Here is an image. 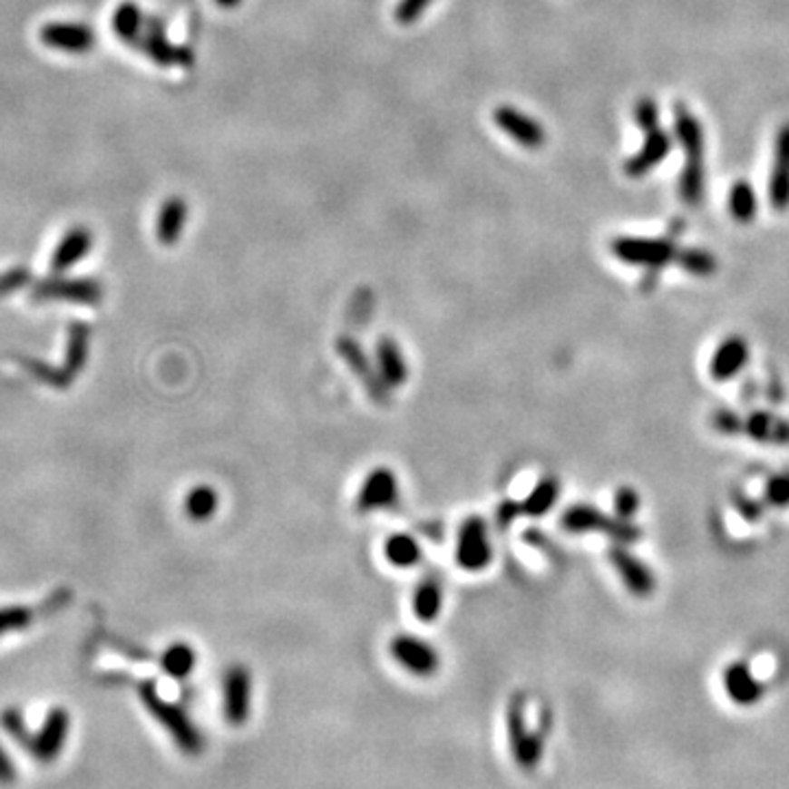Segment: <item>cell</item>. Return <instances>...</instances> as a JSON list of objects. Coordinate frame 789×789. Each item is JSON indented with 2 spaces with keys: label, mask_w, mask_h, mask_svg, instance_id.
<instances>
[{
  "label": "cell",
  "mask_w": 789,
  "mask_h": 789,
  "mask_svg": "<svg viewBox=\"0 0 789 789\" xmlns=\"http://www.w3.org/2000/svg\"><path fill=\"white\" fill-rule=\"evenodd\" d=\"M40 42L68 55H83L97 44L94 29L82 23H49L40 29Z\"/></svg>",
  "instance_id": "cell-11"
},
{
  "label": "cell",
  "mask_w": 789,
  "mask_h": 789,
  "mask_svg": "<svg viewBox=\"0 0 789 789\" xmlns=\"http://www.w3.org/2000/svg\"><path fill=\"white\" fill-rule=\"evenodd\" d=\"M68 726H71V717H68L66 710L64 708H53L51 713L46 715L44 724H42L38 735L31 736V741H29L31 755H34L35 759L42 761V763L55 761L66 744Z\"/></svg>",
  "instance_id": "cell-13"
},
{
  "label": "cell",
  "mask_w": 789,
  "mask_h": 789,
  "mask_svg": "<svg viewBox=\"0 0 789 789\" xmlns=\"http://www.w3.org/2000/svg\"><path fill=\"white\" fill-rule=\"evenodd\" d=\"M728 209L730 215L741 224H748L756 218V196L755 189L750 187L745 180H739L733 184L728 196Z\"/></svg>",
  "instance_id": "cell-31"
},
{
  "label": "cell",
  "mask_w": 789,
  "mask_h": 789,
  "mask_svg": "<svg viewBox=\"0 0 789 789\" xmlns=\"http://www.w3.org/2000/svg\"><path fill=\"white\" fill-rule=\"evenodd\" d=\"M518 513H522L520 511V504H515V502H504V504H500V509H498V524L500 526H509L515 520V515Z\"/></svg>",
  "instance_id": "cell-44"
},
{
  "label": "cell",
  "mask_w": 789,
  "mask_h": 789,
  "mask_svg": "<svg viewBox=\"0 0 789 789\" xmlns=\"http://www.w3.org/2000/svg\"><path fill=\"white\" fill-rule=\"evenodd\" d=\"M399 500V481L391 467H375L365 476L356 504L357 511L371 513L393 507Z\"/></svg>",
  "instance_id": "cell-10"
},
{
  "label": "cell",
  "mask_w": 789,
  "mask_h": 789,
  "mask_svg": "<svg viewBox=\"0 0 789 789\" xmlns=\"http://www.w3.org/2000/svg\"><path fill=\"white\" fill-rule=\"evenodd\" d=\"M15 781V767L14 761L9 759L7 750L0 745V785H9V783Z\"/></svg>",
  "instance_id": "cell-42"
},
{
  "label": "cell",
  "mask_w": 789,
  "mask_h": 789,
  "mask_svg": "<svg viewBox=\"0 0 789 789\" xmlns=\"http://www.w3.org/2000/svg\"><path fill=\"white\" fill-rule=\"evenodd\" d=\"M434 0H399L394 7V23L402 26H410L419 23L421 15L428 12V7Z\"/></svg>",
  "instance_id": "cell-35"
},
{
  "label": "cell",
  "mask_w": 789,
  "mask_h": 789,
  "mask_svg": "<svg viewBox=\"0 0 789 789\" xmlns=\"http://www.w3.org/2000/svg\"><path fill=\"white\" fill-rule=\"evenodd\" d=\"M770 204L776 210L789 209V123L776 134L774 167L770 176Z\"/></svg>",
  "instance_id": "cell-15"
},
{
  "label": "cell",
  "mask_w": 789,
  "mask_h": 789,
  "mask_svg": "<svg viewBox=\"0 0 789 789\" xmlns=\"http://www.w3.org/2000/svg\"><path fill=\"white\" fill-rule=\"evenodd\" d=\"M636 121L645 132L658 128V108L654 99H640L636 105Z\"/></svg>",
  "instance_id": "cell-39"
},
{
  "label": "cell",
  "mask_w": 789,
  "mask_h": 789,
  "mask_svg": "<svg viewBox=\"0 0 789 789\" xmlns=\"http://www.w3.org/2000/svg\"><path fill=\"white\" fill-rule=\"evenodd\" d=\"M493 123L498 125L509 139H513L526 150H540L546 143V130L533 117L513 108V105H500L493 112Z\"/></svg>",
  "instance_id": "cell-12"
},
{
  "label": "cell",
  "mask_w": 789,
  "mask_h": 789,
  "mask_svg": "<svg viewBox=\"0 0 789 789\" xmlns=\"http://www.w3.org/2000/svg\"><path fill=\"white\" fill-rule=\"evenodd\" d=\"M29 281H31V275L26 268H14V270L5 272V275L0 277V294H7V292H14V289L24 287Z\"/></svg>",
  "instance_id": "cell-40"
},
{
  "label": "cell",
  "mask_w": 789,
  "mask_h": 789,
  "mask_svg": "<svg viewBox=\"0 0 789 789\" xmlns=\"http://www.w3.org/2000/svg\"><path fill=\"white\" fill-rule=\"evenodd\" d=\"M744 430L756 441H765V443H778V445L789 443V421L772 417V414L767 413L750 414L748 421L744 424Z\"/></svg>",
  "instance_id": "cell-25"
},
{
  "label": "cell",
  "mask_w": 789,
  "mask_h": 789,
  "mask_svg": "<svg viewBox=\"0 0 789 789\" xmlns=\"http://www.w3.org/2000/svg\"><path fill=\"white\" fill-rule=\"evenodd\" d=\"M34 297L38 301H64L77 305H99L103 298V286L97 278H46L35 286Z\"/></svg>",
  "instance_id": "cell-6"
},
{
  "label": "cell",
  "mask_w": 789,
  "mask_h": 789,
  "mask_svg": "<svg viewBox=\"0 0 789 789\" xmlns=\"http://www.w3.org/2000/svg\"><path fill=\"white\" fill-rule=\"evenodd\" d=\"M338 354H340L342 360L346 362V366H349L351 371H354L356 375L366 384L368 393H371L375 399H384L388 386L382 382L380 371H377V366L371 365V360L366 357L365 349H362V346L357 345L356 340L340 338L338 340Z\"/></svg>",
  "instance_id": "cell-16"
},
{
  "label": "cell",
  "mask_w": 789,
  "mask_h": 789,
  "mask_svg": "<svg viewBox=\"0 0 789 789\" xmlns=\"http://www.w3.org/2000/svg\"><path fill=\"white\" fill-rule=\"evenodd\" d=\"M645 145L636 156H631L625 165V173L629 178H640L662 162V158L671 151V136L660 128L645 132Z\"/></svg>",
  "instance_id": "cell-17"
},
{
  "label": "cell",
  "mask_w": 789,
  "mask_h": 789,
  "mask_svg": "<svg viewBox=\"0 0 789 789\" xmlns=\"http://www.w3.org/2000/svg\"><path fill=\"white\" fill-rule=\"evenodd\" d=\"M0 722H3L5 730H7V733L12 735L15 741H23V744L29 745L31 736H29V733H26L24 719H23V715L18 713V710H15V708H7V710H5V713H3V717H0Z\"/></svg>",
  "instance_id": "cell-38"
},
{
  "label": "cell",
  "mask_w": 789,
  "mask_h": 789,
  "mask_svg": "<svg viewBox=\"0 0 789 789\" xmlns=\"http://www.w3.org/2000/svg\"><path fill=\"white\" fill-rule=\"evenodd\" d=\"M507 728L509 741H511V750L515 761L522 770H533L541 759V750H544V730H531L526 726V702L522 696H515L509 704L507 710Z\"/></svg>",
  "instance_id": "cell-4"
},
{
  "label": "cell",
  "mask_w": 789,
  "mask_h": 789,
  "mask_svg": "<svg viewBox=\"0 0 789 789\" xmlns=\"http://www.w3.org/2000/svg\"><path fill=\"white\" fill-rule=\"evenodd\" d=\"M88 349H91V329L86 325H73L68 331V349H66V360L62 366L66 382L75 380V375L82 371L83 365L88 360Z\"/></svg>",
  "instance_id": "cell-26"
},
{
  "label": "cell",
  "mask_w": 789,
  "mask_h": 789,
  "mask_svg": "<svg viewBox=\"0 0 789 789\" xmlns=\"http://www.w3.org/2000/svg\"><path fill=\"white\" fill-rule=\"evenodd\" d=\"M189 218V204L184 198L173 196L162 202L156 215V239L162 246H173L180 241Z\"/></svg>",
  "instance_id": "cell-20"
},
{
  "label": "cell",
  "mask_w": 789,
  "mask_h": 789,
  "mask_svg": "<svg viewBox=\"0 0 789 789\" xmlns=\"http://www.w3.org/2000/svg\"><path fill=\"white\" fill-rule=\"evenodd\" d=\"M112 31L125 44L139 51L141 55L151 60L162 68L189 66L193 62V53L180 44H173L167 38L165 23L156 15L145 14L132 0L121 3L112 14Z\"/></svg>",
  "instance_id": "cell-1"
},
{
  "label": "cell",
  "mask_w": 789,
  "mask_h": 789,
  "mask_svg": "<svg viewBox=\"0 0 789 789\" xmlns=\"http://www.w3.org/2000/svg\"><path fill=\"white\" fill-rule=\"evenodd\" d=\"M745 362H748V345L739 336H733V338L724 340L719 349L715 351L713 360H710V375H713V380L726 382L735 377Z\"/></svg>",
  "instance_id": "cell-21"
},
{
  "label": "cell",
  "mask_w": 789,
  "mask_h": 789,
  "mask_svg": "<svg viewBox=\"0 0 789 789\" xmlns=\"http://www.w3.org/2000/svg\"><path fill=\"white\" fill-rule=\"evenodd\" d=\"M219 509V496L215 492V487L210 485H196L187 492L184 496V513L193 522H207L213 518Z\"/></svg>",
  "instance_id": "cell-27"
},
{
  "label": "cell",
  "mask_w": 789,
  "mask_h": 789,
  "mask_svg": "<svg viewBox=\"0 0 789 789\" xmlns=\"http://www.w3.org/2000/svg\"><path fill=\"white\" fill-rule=\"evenodd\" d=\"M724 684L730 699L735 704H741V706L756 704L763 696V684L752 676L748 665H744V662H736V665L728 667V671L724 676Z\"/></svg>",
  "instance_id": "cell-22"
},
{
  "label": "cell",
  "mask_w": 789,
  "mask_h": 789,
  "mask_svg": "<svg viewBox=\"0 0 789 789\" xmlns=\"http://www.w3.org/2000/svg\"><path fill=\"white\" fill-rule=\"evenodd\" d=\"M676 259H677V266L696 277H708L717 270V261H715V257L710 255L708 250H702V248H687L677 252Z\"/></svg>",
  "instance_id": "cell-33"
},
{
  "label": "cell",
  "mask_w": 789,
  "mask_h": 789,
  "mask_svg": "<svg viewBox=\"0 0 789 789\" xmlns=\"http://www.w3.org/2000/svg\"><path fill=\"white\" fill-rule=\"evenodd\" d=\"M767 502L774 507H787L789 504V473H778L772 476L765 485Z\"/></svg>",
  "instance_id": "cell-36"
},
{
  "label": "cell",
  "mask_w": 789,
  "mask_h": 789,
  "mask_svg": "<svg viewBox=\"0 0 789 789\" xmlns=\"http://www.w3.org/2000/svg\"><path fill=\"white\" fill-rule=\"evenodd\" d=\"M31 620H34V614H31L29 608H23V605L0 608V636L24 629L26 625H31Z\"/></svg>",
  "instance_id": "cell-34"
},
{
  "label": "cell",
  "mask_w": 789,
  "mask_h": 789,
  "mask_svg": "<svg viewBox=\"0 0 789 789\" xmlns=\"http://www.w3.org/2000/svg\"><path fill=\"white\" fill-rule=\"evenodd\" d=\"M139 696L143 699L145 708L154 715L156 722L162 724V728L171 735V739L176 741L178 748H180L184 755L198 756L200 752H202L204 748L202 733H200L198 726L189 719V715L184 713L182 706L167 702V699L158 693L154 682L141 684Z\"/></svg>",
  "instance_id": "cell-2"
},
{
  "label": "cell",
  "mask_w": 789,
  "mask_h": 789,
  "mask_svg": "<svg viewBox=\"0 0 789 789\" xmlns=\"http://www.w3.org/2000/svg\"><path fill=\"white\" fill-rule=\"evenodd\" d=\"M609 560H612V564L617 568V572L620 575V579H623L625 586H628V590L634 592L636 597H647V594L654 592L656 588L654 572H651L643 561L636 560V557L629 555L625 549H614L609 552Z\"/></svg>",
  "instance_id": "cell-18"
},
{
  "label": "cell",
  "mask_w": 789,
  "mask_h": 789,
  "mask_svg": "<svg viewBox=\"0 0 789 789\" xmlns=\"http://www.w3.org/2000/svg\"><path fill=\"white\" fill-rule=\"evenodd\" d=\"M561 526L568 533H592V531H599V533L609 535V538L623 541V544H631V541L640 538L638 526L629 524V520L609 518V515L601 513L594 507H588V504H575V507L568 509L561 515Z\"/></svg>",
  "instance_id": "cell-3"
},
{
  "label": "cell",
  "mask_w": 789,
  "mask_h": 789,
  "mask_svg": "<svg viewBox=\"0 0 789 789\" xmlns=\"http://www.w3.org/2000/svg\"><path fill=\"white\" fill-rule=\"evenodd\" d=\"M94 237L86 226H73L64 237L57 241L55 252L51 255V272L53 275H64L66 270L75 268L83 257L91 255Z\"/></svg>",
  "instance_id": "cell-14"
},
{
  "label": "cell",
  "mask_w": 789,
  "mask_h": 789,
  "mask_svg": "<svg viewBox=\"0 0 789 789\" xmlns=\"http://www.w3.org/2000/svg\"><path fill=\"white\" fill-rule=\"evenodd\" d=\"M454 560L463 570L478 572L485 570L493 560V546L489 541L487 522L478 515H472L461 524L459 535H456V549Z\"/></svg>",
  "instance_id": "cell-5"
},
{
  "label": "cell",
  "mask_w": 789,
  "mask_h": 789,
  "mask_svg": "<svg viewBox=\"0 0 789 789\" xmlns=\"http://www.w3.org/2000/svg\"><path fill=\"white\" fill-rule=\"evenodd\" d=\"M636 511H638V493L629 487L619 489L617 496H614V513H617V518L631 520Z\"/></svg>",
  "instance_id": "cell-37"
},
{
  "label": "cell",
  "mask_w": 789,
  "mask_h": 789,
  "mask_svg": "<svg viewBox=\"0 0 789 789\" xmlns=\"http://www.w3.org/2000/svg\"><path fill=\"white\" fill-rule=\"evenodd\" d=\"M443 609V588L436 579H425L414 588L413 614L421 623H433L441 617Z\"/></svg>",
  "instance_id": "cell-24"
},
{
  "label": "cell",
  "mask_w": 789,
  "mask_h": 789,
  "mask_svg": "<svg viewBox=\"0 0 789 789\" xmlns=\"http://www.w3.org/2000/svg\"><path fill=\"white\" fill-rule=\"evenodd\" d=\"M384 557L394 568H413L421 560V546L413 535L394 533L384 541Z\"/></svg>",
  "instance_id": "cell-28"
},
{
  "label": "cell",
  "mask_w": 789,
  "mask_h": 789,
  "mask_svg": "<svg viewBox=\"0 0 789 789\" xmlns=\"http://www.w3.org/2000/svg\"><path fill=\"white\" fill-rule=\"evenodd\" d=\"M557 496H560V482L555 478H544L526 496L524 502H520V511L531 515V518H540V515L550 511L552 504L557 502Z\"/></svg>",
  "instance_id": "cell-30"
},
{
  "label": "cell",
  "mask_w": 789,
  "mask_h": 789,
  "mask_svg": "<svg viewBox=\"0 0 789 789\" xmlns=\"http://www.w3.org/2000/svg\"><path fill=\"white\" fill-rule=\"evenodd\" d=\"M612 252L629 266H667L676 259V248L667 239H645V237H619L612 241Z\"/></svg>",
  "instance_id": "cell-8"
},
{
  "label": "cell",
  "mask_w": 789,
  "mask_h": 789,
  "mask_svg": "<svg viewBox=\"0 0 789 789\" xmlns=\"http://www.w3.org/2000/svg\"><path fill=\"white\" fill-rule=\"evenodd\" d=\"M252 676L244 665H233L224 673L222 704L224 717L230 726H244L250 717Z\"/></svg>",
  "instance_id": "cell-9"
},
{
  "label": "cell",
  "mask_w": 789,
  "mask_h": 789,
  "mask_svg": "<svg viewBox=\"0 0 789 789\" xmlns=\"http://www.w3.org/2000/svg\"><path fill=\"white\" fill-rule=\"evenodd\" d=\"M391 656L404 671L417 677H430L439 671L441 656L428 640L419 636L399 634L391 640Z\"/></svg>",
  "instance_id": "cell-7"
},
{
  "label": "cell",
  "mask_w": 789,
  "mask_h": 789,
  "mask_svg": "<svg viewBox=\"0 0 789 789\" xmlns=\"http://www.w3.org/2000/svg\"><path fill=\"white\" fill-rule=\"evenodd\" d=\"M704 196V162H687L680 176V198L687 204H697Z\"/></svg>",
  "instance_id": "cell-32"
},
{
  "label": "cell",
  "mask_w": 789,
  "mask_h": 789,
  "mask_svg": "<svg viewBox=\"0 0 789 789\" xmlns=\"http://www.w3.org/2000/svg\"><path fill=\"white\" fill-rule=\"evenodd\" d=\"M215 5H219L222 9H235L239 7L241 0H215Z\"/></svg>",
  "instance_id": "cell-45"
},
{
  "label": "cell",
  "mask_w": 789,
  "mask_h": 789,
  "mask_svg": "<svg viewBox=\"0 0 789 789\" xmlns=\"http://www.w3.org/2000/svg\"><path fill=\"white\" fill-rule=\"evenodd\" d=\"M736 509H739L741 515L748 520H759L761 518V504H756L755 500L745 498V496H736L735 498Z\"/></svg>",
  "instance_id": "cell-43"
},
{
  "label": "cell",
  "mask_w": 789,
  "mask_h": 789,
  "mask_svg": "<svg viewBox=\"0 0 789 789\" xmlns=\"http://www.w3.org/2000/svg\"><path fill=\"white\" fill-rule=\"evenodd\" d=\"M676 136L687 151V162H704V130L684 103L676 105Z\"/></svg>",
  "instance_id": "cell-23"
},
{
  "label": "cell",
  "mask_w": 789,
  "mask_h": 789,
  "mask_svg": "<svg viewBox=\"0 0 789 789\" xmlns=\"http://www.w3.org/2000/svg\"><path fill=\"white\" fill-rule=\"evenodd\" d=\"M713 425L724 434H735V433H739V430H744L741 419L736 417L735 413H730V410H719V413H715Z\"/></svg>",
  "instance_id": "cell-41"
},
{
  "label": "cell",
  "mask_w": 789,
  "mask_h": 789,
  "mask_svg": "<svg viewBox=\"0 0 789 789\" xmlns=\"http://www.w3.org/2000/svg\"><path fill=\"white\" fill-rule=\"evenodd\" d=\"M196 662H198L196 649L187 643L170 645L161 658L162 671H165L170 677H173V680H184V677L191 676L193 669H196Z\"/></svg>",
  "instance_id": "cell-29"
},
{
  "label": "cell",
  "mask_w": 789,
  "mask_h": 789,
  "mask_svg": "<svg viewBox=\"0 0 789 789\" xmlns=\"http://www.w3.org/2000/svg\"><path fill=\"white\" fill-rule=\"evenodd\" d=\"M375 366L380 371L382 382L388 388H397L402 384L408 382V360L404 356L402 346L397 345L393 338H380L375 346Z\"/></svg>",
  "instance_id": "cell-19"
}]
</instances>
